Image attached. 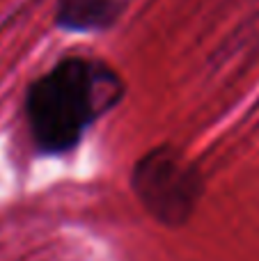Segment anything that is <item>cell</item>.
<instances>
[{"label": "cell", "mask_w": 259, "mask_h": 261, "mask_svg": "<svg viewBox=\"0 0 259 261\" xmlns=\"http://www.w3.org/2000/svg\"><path fill=\"white\" fill-rule=\"evenodd\" d=\"M124 94V83L103 62L67 58L37 78L25 94V119L37 149L62 156Z\"/></svg>", "instance_id": "cell-1"}, {"label": "cell", "mask_w": 259, "mask_h": 261, "mask_svg": "<svg viewBox=\"0 0 259 261\" xmlns=\"http://www.w3.org/2000/svg\"><path fill=\"white\" fill-rule=\"evenodd\" d=\"M131 188L159 222L182 227L202 197V174L182 151L159 147L136 163Z\"/></svg>", "instance_id": "cell-2"}, {"label": "cell", "mask_w": 259, "mask_h": 261, "mask_svg": "<svg viewBox=\"0 0 259 261\" xmlns=\"http://www.w3.org/2000/svg\"><path fill=\"white\" fill-rule=\"evenodd\" d=\"M126 0H60L55 23L67 32L108 30L122 16Z\"/></svg>", "instance_id": "cell-3"}]
</instances>
